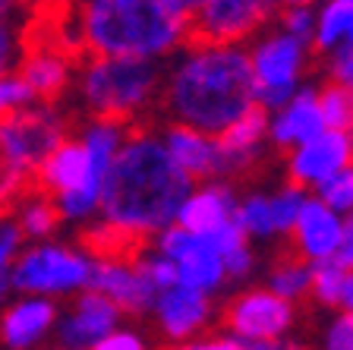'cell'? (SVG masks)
Returning <instances> with one entry per match:
<instances>
[{
  "instance_id": "41",
  "label": "cell",
  "mask_w": 353,
  "mask_h": 350,
  "mask_svg": "<svg viewBox=\"0 0 353 350\" xmlns=\"http://www.w3.org/2000/svg\"><path fill=\"white\" fill-rule=\"evenodd\" d=\"M246 350H309V344H306V341H300V338H287V341L259 344V347H246Z\"/></svg>"
},
{
  "instance_id": "19",
  "label": "cell",
  "mask_w": 353,
  "mask_h": 350,
  "mask_svg": "<svg viewBox=\"0 0 353 350\" xmlns=\"http://www.w3.org/2000/svg\"><path fill=\"white\" fill-rule=\"evenodd\" d=\"M236 202H240V190H236L234 180H221L218 177V180L196 183L192 193L186 196V202L180 205L176 227L196 233L202 240H212L224 227L234 224Z\"/></svg>"
},
{
  "instance_id": "1",
  "label": "cell",
  "mask_w": 353,
  "mask_h": 350,
  "mask_svg": "<svg viewBox=\"0 0 353 350\" xmlns=\"http://www.w3.org/2000/svg\"><path fill=\"white\" fill-rule=\"evenodd\" d=\"M192 186L196 183L168 155L158 126H132L104 180L95 221L108 227L123 253H136L176 224Z\"/></svg>"
},
{
  "instance_id": "44",
  "label": "cell",
  "mask_w": 353,
  "mask_h": 350,
  "mask_svg": "<svg viewBox=\"0 0 353 350\" xmlns=\"http://www.w3.org/2000/svg\"><path fill=\"white\" fill-rule=\"evenodd\" d=\"M41 350H66V347H60V344H48V347H41Z\"/></svg>"
},
{
  "instance_id": "36",
  "label": "cell",
  "mask_w": 353,
  "mask_h": 350,
  "mask_svg": "<svg viewBox=\"0 0 353 350\" xmlns=\"http://www.w3.org/2000/svg\"><path fill=\"white\" fill-rule=\"evenodd\" d=\"M92 350H158V347L139 325H120L110 335H104Z\"/></svg>"
},
{
  "instance_id": "39",
  "label": "cell",
  "mask_w": 353,
  "mask_h": 350,
  "mask_svg": "<svg viewBox=\"0 0 353 350\" xmlns=\"http://www.w3.org/2000/svg\"><path fill=\"white\" fill-rule=\"evenodd\" d=\"M164 350H246V347H240V344L230 335H224V331H205V335L192 338V341L176 344V347H164Z\"/></svg>"
},
{
  "instance_id": "35",
  "label": "cell",
  "mask_w": 353,
  "mask_h": 350,
  "mask_svg": "<svg viewBox=\"0 0 353 350\" xmlns=\"http://www.w3.org/2000/svg\"><path fill=\"white\" fill-rule=\"evenodd\" d=\"M22 246H26V237H22L19 224L13 221L10 212H3L0 215V278L10 275V269H13L16 255L22 253Z\"/></svg>"
},
{
  "instance_id": "34",
  "label": "cell",
  "mask_w": 353,
  "mask_h": 350,
  "mask_svg": "<svg viewBox=\"0 0 353 350\" xmlns=\"http://www.w3.org/2000/svg\"><path fill=\"white\" fill-rule=\"evenodd\" d=\"M221 259H224V271H228L230 284H246L259 271V255H256V249H252V243H243V246L224 253Z\"/></svg>"
},
{
  "instance_id": "28",
  "label": "cell",
  "mask_w": 353,
  "mask_h": 350,
  "mask_svg": "<svg viewBox=\"0 0 353 350\" xmlns=\"http://www.w3.org/2000/svg\"><path fill=\"white\" fill-rule=\"evenodd\" d=\"M347 271H350V269H344V265H338V262L316 265V269H312V287H309V300H312L316 307L334 313V309H338V297H341V287H344Z\"/></svg>"
},
{
  "instance_id": "21",
  "label": "cell",
  "mask_w": 353,
  "mask_h": 350,
  "mask_svg": "<svg viewBox=\"0 0 353 350\" xmlns=\"http://www.w3.org/2000/svg\"><path fill=\"white\" fill-rule=\"evenodd\" d=\"M319 133H325V120L319 110V86L312 82H306L284 108L268 114V142L274 152H294Z\"/></svg>"
},
{
  "instance_id": "10",
  "label": "cell",
  "mask_w": 353,
  "mask_h": 350,
  "mask_svg": "<svg viewBox=\"0 0 353 350\" xmlns=\"http://www.w3.org/2000/svg\"><path fill=\"white\" fill-rule=\"evenodd\" d=\"M278 3L272 0H196L192 38L212 44H246L274 22Z\"/></svg>"
},
{
  "instance_id": "5",
  "label": "cell",
  "mask_w": 353,
  "mask_h": 350,
  "mask_svg": "<svg viewBox=\"0 0 353 350\" xmlns=\"http://www.w3.org/2000/svg\"><path fill=\"white\" fill-rule=\"evenodd\" d=\"M95 271V255L82 243L44 240L26 243L10 269V291L13 297H44V300H73L88 291Z\"/></svg>"
},
{
  "instance_id": "25",
  "label": "cell",
  "mask_w": 353,
  "mask_h": 350,
  "mask_svg": "<svg viewBox=\"0 0 353 350\" xmlns=\"http://www.w3.org/2000/svg\"><path fill=\"white\" fill-rule=\"evenodd\" d=\"M265 287L272 293H278L287 303H303L309 300V287H312V265L296 259L290 249L281 255H274L268 269H265Z\"/></svg>"
},
{
  "instance_id": "13",
  "label": "cell",
  "mask_w": 353,
  "mask_h": 350,
  "mask_svg": "<svg viewBox=\"0 0 353 350\" xmlns=\"http://www.w3.org/2000/svg\"><path fill=\"white\" fill-rule=\"evenodd\" d=\"M76 64L79 57L60 44V38H29L26 29V54H22L16 76L32 88L38 104H57L66 92H73Z\"/></svg>"
},
{
  "instance_id": "29",
  "label": "cell",
  "mask_w": 353,
  "mask_h": 350,
  "mask_svg": "<svg viewBox=\"0 0 353 350\" xmlns=\"http://www.w3.org/2000/svg\"><path fill=\"white\" fill-rule=\"evenodd\" d=\"M132 259H136V265H139V271L145 275V281L154 287L158 293L170 291V287H176V269L170 259H164L161 253H154L152 246H142L132 253Z\"/></svg>"
},
{
  "instance_id": "20",
  "label": "cell",
  "mask_w": 353,
  "mask_h": 350,
  "mask_svg": "<svg viewBox=\"0 0 353 350\" xmlns=\"http://www.w3.org/2000/svg\"><path fill=\"white\" fill-rule=\"evenodd\" d=\"M218 148H221V164H224V180L250 174L252 168H259L268 152V110L256 108L250 114H243L230 130H224L218 136Z\"/></svg>"
},
{
  "instance_id": "26",
  "label": "cell",
  "mask_w": 353,
  "mask_h": 350,
  "mask_svg": "<svg viewBox=\"0 0 353 350\" xmlns=\"http://www.w3.org/2000/svg\"><path fill=\"white\" fill-rule=\"evenodd\" d=\"M319 110H322L325 130H353V92L334 86V82H322L319 86Z\"/></svg>"
},
{
  "instance_id": "11",
  "label": "cell",
  "mask_w": 353,
  "mask_h": 350,
  "mask_svg": "<svg viewBox=\"0 0 353 350\" xmlns=\"http://www.w3.org/2000/svg\"><path fill=\"white\" fill-rule=\"evenodd\" d=\"M303 202H306V193L290 186V183L274 186V190H259L256 186V190L240 193L234 221L250 243L284 240L294 231Z\"/></svg>"
},
{
  "instance_id": "23",
  "label": "cell",
  "mask_w": 353,
  "mask_h": 350,
  "mask_svg": "<svg viewBox=\"0 0 353 350\" xmlns=\"http://www.w3.org/2000/svg\"><path fill=\"white\" fill-rule=\"evenodd\" d=\"M347 48H353V0H325L316 10L312 54L325 60Z\"/></svg>"
},
{
  "instance_id": "6",
  "label": "cell",
  "mask_w": 353,
  "mask_h": 350,
  "mask_svg": "<svg viewBox=\"0 0 353 350\" xmlns=\"http://www.w3.org/2000/svg\"><path fill=\"white\" fill-rule=\"evenodd\" d=\"M246 57L256 86V104L262 110H278L306 86L309 66L316 60L312 48L268 26L262 35L246 44Z\"/></svg>"
},
{
  "instance_id": "16",
  "label": "cell",
  "mask_w": 353,
  "mask_h": 350,
  "mask_svg": "<svg viewBox=\"0 0 353 350\" xmlns=\"http://www.w3.org/2000/svg\"><path fill=\"white\" fill-rule=\"evenodd\" d=\"M120 325H123V313L110 300L95 291H82L73 300H66V307H60L54 344L66 350H92L104 335H110Z\"/></svg>"
},
{
  "instance_id": "37",
  "label": "cell",
  "mask_w": 353,
  "mask_h": 350,
  "mask_svg": "<svg viewBox=\"0 0 353 350\" xmlns=\"http://www.w3.org/2000/svg\"><path fill=\"white\" fill-rule=\"evenodd\" d=\"M26 190H32V180L29 177H22L19 171L0 155V215L10 212V208L16 205V199H19Z\"/></svg>"
},
{
  "instance_id": "24",
  "label": "cell",
  "mask_w": 353,
  "mask_h": 350,
  "mask_svg": "<svg viewBox=\"0 0 353 350\" xmlns=\"http://www.w3.org/2000/svg\"><path fill=\"white\" fill-rule=\"evenodd\" d=\"M10 215H13V221L19 224L22 237H26V243H44V240H54V233L60 231V215H57V205H54V199H48L44 193L38 190H26L19 199H16V205L10 208Z\"/></svg>"
},
{
  "instance_id": "3",
  "label": "cell",
  "mask_w": 353,
  "mask_h": 350,
  "mask_svg": "<svg viewBox=\"0 0 353 350\" xmlns=\"http://www.w3.org/2000/svg\"><path fill=\"white\" fill-rule=\"evenodd\" d=\"M196 0H88L70 7L63 48L76 57L168 64L192 38Z\"/></svg>"
},
{
  "instance_id": "2",
  "label": "cell",
  "mask_w": 353,
  "mask_h": 350,
  "mask_svg": "<svg viewBox=\"0 0 353 350\" xmlns=\"http://www.w3.org/2000/svg\"><path fill=\"white\" fill-rule=\"evenodd\" d=\"M256 108V86L246 48L190 41L164 64L158 114L164 124L190 126L218 139Z\"/></svg>"
},
{
  "instance_id": "38",
  "label": "cell",
  "mask_w": 353,
  "mask_h": 350,
  "mask_svg": "<svg viewBox=\"0 0 353 350\" xmlns=\"http://www.w3.org/2000/svg\"><path fill=\"white\" fill-rule=\"evenodd\" d=\"M325 76H328L325 82H334V86L353 92V48L325 57Z\"/></svg>"
},
{
  "instance_id": "30",
  "label": "cell",
  "mask_w": 353,
  "mask_h": 350,
  "mask_svg": "<svg viewBox=\"0 0 353 350\" xmlns=\"http://www.w3.org/2000/svg\"><path fill=\"white\" fill-rule=\"evenodd\" d=\"M26 19L0 22V79L16 73L22 54H26Z\"/></svg>"
},
{
  "instance_id": "45",
  "label": "cell",
  "mask_w": 353,
  "mask_h": 350,
  "mask_svg": "<svg viewBox=\"0 0 353 350\" xmlns=\"http://www.w3.org/2000/svg\"><path fill=\"white\" fill-rule=\"evenodd\" d=\"M350 136H353V130H350Z\"/></svg>"
},
{
  "instance_id": "15",
  "label": "cell",
  "mask_w": 353,
  "mask_h": 350,
  "mask_svg": "<svg viewBox=\"0 0 353 350\" xmlns=\"http://www.w3.org/2000/svg\"><path fill=\"white\" fill-rule=\"evenodd\" d=\"M88 291L101 293L110 300L123 315L132 319H148L152 303L158 297L145 275L139 271L132 253H117V255H95V271H92V284Z\"/></svg>"
},
{
  "instance_id": "12",
  "label": "cell",
  "mask_w": 353,
  "mask_h": 350,
  "mask_svg": "<svg viewBox=\"0 0 353 350\" xmlns=\"http://www.w3.org/2000/svg\"><path fill=\"white\" fill-rule=\"evenodd\" d=\"M353 164V136L338 130H325L306 146L284 155L287 183L303 190L306 196H316L334 174L347 171Z\"/></svg>"
},
{
  "instance_id": "14",
  "label": "cell",
  "mask_w": 353,
  "mask_h": 350,
  "mask_svg": "<svg viewBox=\"0 0 353 350\" xmlns=\"http://www.w3.org/2000/svg\"><path fill=\"white\" fill-rule=\"evenodd\" d=\"M148 322L168 347H176V344H186L212 331V325L218 322V303L186 287H170L154 297Z\"/></svg>"
},
{
  "instance_id": "9",
  "label": "cell",
  "mask_w": 353,
  "mask_h": 350,
  "mask_svg": "<svg viewBox=\"0 0 353 350\" xmlns=\"http://www.w3.org/2000/svg\"><path fill=\"white\" fill-rule=\"evenodd\" d=\"M148 246L154 253H161L164 259H170L176 269V287H186L192 293L202 297H218L224 287L230 284L228 271H224V259L208 240L196 237V233L183 231V227H168L154 237Z\"/></svg>"
},
{
  "instance_id": "8",
  "label": "cell",
  "mask_w": 353,
  "mask_h": 350,
  "mask_svg": "<svg viewBox=\"0 0 353 350\" xmlns=\"http://www.w3.org/2000/svg\"><path fill=\"white\" fill-rule=\"evenodd\" d=\"M73 133L66 110L57 104H29L10 114L0 124V155L19 171L22 177H35L41 161Z\"/></svg>"
},
{
  "instance_id": "43",
  "label": "cell",
  "mask_w": 353,
  "mask_h": 350,
  "mask_svg": "<svg viewBox=\"0 0 353 350\" xmlns=\"http://www.w3.org/2000/svg\"><path fill=\"white\" fill-rule=\"evenodd\" d=\"M16 3H7V0H0V22H10V19H16Z\"/></svg>"
},
{
  "instance_id": "27",
  "label": "cell",
  "mask_w": 353,
  "mask_h": 350,
  "mask_svg": "<svg viewBox=\"0 0 353 350\" xmlns=\"http://www.w3.org/2000/svg\"><path fill=\"white\" fill-rule=\"evenodd\" d=\"M316 10L319 3H306V0H294V3H278L274 13V29H281L284 35L296 38V41L312 48V32H316Z\"/></svg>"
},
{
  "instance_id": "18",
  "label": "cell",
  "mask_w": 353,
  "mask_h": 350,
  "mask_svg": "<svg viewBox=\"0 0 353 350\" xmlns=\"http://www.w3.org/2000/svg\"><path fill=\"white\" fill-rule=\"evenodd\" d=\"M287 240H290V253L309 262L312 269L334 262L341 253V240H344V218L338 212H331L322 199L306 196Z\"/></svg>"
},
{
  "instance_id": "17",
  "label": "cell",
  "mask_w": 353,
  "mask_h": 350,
  "mask_svg": "<svg viewBox=\"0 0 353 350\" xmlns=\"http://www.w3.org/2000/svg\"><path fill=\"white\" fill-rule=\"evenodd\" d=\"M60 303L44 297H10L0 309V350H41L54 341Z\"/></svg>"
},
{
  "instance_id": "31",
  "label": "cell",
  "mask_w": 353,
  "mask_h": 350,
  "mask_svg": "<svg viewBox=\"0 0 353 350\" xmlns=\"http://www.w3.org/2000/svg\"><path fill=\"white\" fill-rule=\"evenodd\" d=\"M309 350H353V315L334 313L322 322Z\"/></svg>"
},
{
  "instance_id": "40",
  "label": "cell",
  "mask_w": 353,
  "mask_h": 350,
  "mask_svg": "<svg viewBox=\"0 0 353 350\" xmlns=\"http://www.w3.org/2000/svg\"><path fill=\"white\" fill-rule=\"evenodd\" d=\"M334 262L353 271V215H347L344 218V240H341V253H338Z\"/></svg>"
},
{
  "instance_id": "32",
  "label": "cell",
  "mask_w": 353,
  "mask_h": 350,
  "mask_svg": "<svg viewBox=\"0 0 353 350\" xmlns=\"http://www.w3.org/2000/svg\"><path fill=\"white\" fill-rule=\"evenodd\" d=\"M316 199H322L331 212H338L341 218L353 215V164L347 171H341V174L331 177L322 190L316 193Z\"/></svg>"
},
{
  "instance_id": "7",
  "label": "cell",
  "mask_w": 353,
  "mask_h": 350,
  "mask_svg": "<svg viewBox=\"0 0 353 350\" xmlns=\"http://www.w3.org/2000/svg\"><path fill=\"white\" fill-rule=\"evenodd\" d=\"M218 325L240 347H259L294 338L300 313L265 284H246L218 307Z\"/></svg>"
},
{
  "instance_id": "22",
  "label": "cell",
  "mask_w": 353,
  "mask_h": 350,
  "mask_svg": "<svg viewBox=\"0 0 353 350\" xmlns=\"http://www.w3.org/2000/svg\"><path fill=\"white\" fill-rule=\"evenodd\" d=\"M161 142L168 148V155L174 158V164L190 177L192 183H205V180H224V164H221V148L218 139L205 136L190 126H176V124H161Z\"/></svg>"
},
{
  "instance_id": "42",
  "label": "cell",
  "mask_w": 353,
  "mask_h": 350,
  "mask_svg": "<svg viewBox=\"0 0 353 350\" xmlns=\"http://www.w3.org/2000/svg\"><path fill=\"white\" fill-rule=\"evenodd\" d=\"M10 297H13V291H10V278L3 275V278H0V309L10 303Z\"/></svg>"
},
{
  "instance_id": "33",
  "label": "cell",
  "mask_w": 353,
  "mask_h": 350,
  "mask_svg": "<svg viewBox=\"0 0 353 350\" xmlns=\"http://www.w3.org/2000/svg\"><path fill=\"white\" fill-rule=\"evenodd\" d=\"M29 104H35V95H32V88L26 86L19 76L10 73L0 79V124H3L10 114H16V110L29 108Z\"/></svg>"
},
{
  "instance_id": "4",
  "label": "cell",
  "mask_w": 353,
  "mask_h": 350,
  "mask_svg": "<svg viewBox=\"0 0 353 350\" xmlns=\"http://www.w3.org/2000/svg\"><path fill=\"white\" fill-rule=\"evenodd\" d=\"M164 86V64L120 57H79L73 79L76 104L85 117L145 126L158 114Z\"/></svg>"
}]
</instances>
